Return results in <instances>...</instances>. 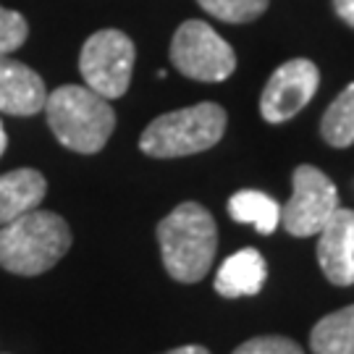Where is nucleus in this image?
Returning <instances> with one entry per match:
<instances>
[{"mask_svg": "<svg viewBox=\"0 0 354 354\" xmlns=\"http://www.w3.org/2000/svg\"><path fill=\"white\" fill-rule=\"evenodd\" d=\"M158 241L168 276L178 283H197L213 263L218 228L203 205L184 203L158 223Z\"/></svg>", "mask_w": 354, "mask_h": 354, "instance_id": "nucleus-1", "label": "nucleus"}, {"mask_svg": "<svg viewBox=\"0 0 354 354\" xmlns=\"http://www.w3.org/2000/svg\"><path fill=\"white\" fill-rule=\"evenodd\" d=\"M71 247V228L61 215L29 210L0 226V268L16 276L50 270Z\"/></svg>", "mask_w": 354, "mask_h": 354, "instance_id": "nucleus-2", "label": "nucleus"}, {"mask_svg": "<svg viewBox=\"0 0 354 354\" xmlns=\"http://www.w3.org/2000/svg\"><path fill=\"white\" fill-rule=\"evenodd\" d=\"M45 113L55 140L82 155L100 152L115 129V113L108 100L79 84H66L50 92Z\"/></svg>", "mask_w": 354, "mask_h": 354, "instance_id": "nucleus-3", "label": "nucleus"}, {"mask_svg": "<svg viewBox=\"0 0 354 354\" xmlns=\"http://www.w3.org/2000/svg\"><path fill=\"white\" fill-rule=\"evenodd\" d=\"M226 131V111L215 102L158 115L140 137V150L150 158H184L210 150Z\"/></svg>", "mask_w": 354, "mask_h": 354, "instance_id": "nucleus-4", "label": "nucleus"}, {"mask_svg": "<svg viewBox=\"0 0 354 354\" xmlns=\"http://www.w3.org/2000/svg\"><path fill=\"white\" fill-rule=\"evenodd\" d=\"M134 42L118 29H100L84 42L79 55V71L87 87L105 100L127 95L134 71Z\"/></svg>", "mask_w": 354, "mask_h": 354, "instance_id": "nucleus-5", "label": "nucleus"}, {"mask_svg": "<svg viewBox=\"0 0 354 354\" xmlns=\"http://www.w3.org/2000/svg\"><path fill=\"white\" fill-rule=\"evenodd\" d=\"M171 64L197 82H223L236 68L234 48L205 21H184L171 39Z\"/></svg>", "mask_w": 354, "mask_h": 354, "instance_id": "nucleus-6", "label": "nucleus"}, {"mask_svg": "<svg viewBox=\"0 0 354 354\" xmlns=\"http://www.w3.org/2000/svg\"><path fill=\"white\" fill-rule=\"evenodd\" d=\"M339 210V192L320 168L299 165L294 171L291 200L281 207V223L291 236H313Z\"/></svg>", "mask_w": 354, "mask_h": 354, "instance_id": "nucleus-7", "label": "nucleus"}, {"mask_svg": "<svg viewBox=\"0 0 354 354\" xmlns=\"http://www.w3.org/2000/svg\"><path fill=\"white\" fill-rule=\"evenodd\" d=\"M320 71L307 58H294L279 66L260 95V113L268 124H283L313 100Z\"/></svg>", "mask_w": 354, "mask_h": 354, "instance_id": "nucleus-8", "label": "nucleus"}, {"mask_svg": "<svg viewBox=\"0 0 354 354\" xmlns=\"http://www.w3.org/2000/svg\"><path fill=\"white\" fill-rule=\"evenodd\" d=\"M317 263L336 286L354 283V210L339 207L317 234Z\"/></svg>", "mask_w": 354, "mask_h": 354, "instance_id": "nucleus-9", "label": "nucleus"}, {"mask_svg": "<svg viewBox=\"0 0 354 354\" xmlns=\"http://www.w3.org/2000/svg\"><path fill=\"white\" fill-rule=\"evenodd\" d=\"M48 89L37 71L0 55V113L35 115L45 111Z\"/></svg>", "mask_w": 354, "mask_h": 354, "instance_id": "nucleus-10", "label": "nucleus"}, {"mask_svg": "<svg viewBox=\"0 0 354 354\" xmlns=\"http://www.w3.org/2000/svg\"><path fill=\"white\" fill-rule=\"evenodd\" d=\"M48 192L45 176L35 168H19L0 176V226L16 221L19 215L37 210Z\"/></svg>", "mask_w": 354, "mask_h": 354, "instance_id": "nucleus-11", "label": "nucleus"}, {"mask_svg": "<svg viewBox=\"0 0 354 354\" xmlns=\"http://www.w3.org/2000/svg\"><path fill=\"white\" fill-rule=\"evenodd\" d=\"M266 260L257 250H239L221 266L215 276V291L226 299L252 297L266 283Z\"/></svg>", "mask_w": 354, "mask_h": 354, "instance_id": "nucleus-12", "label": "nucleus"}, {"mask_svg": "<svg viewBox=\"0 0 354 354\" xmlns=\"http://www.w3.org/2000/svg\"><path fill=\"white\" fill-rule=\"evenodd\" d=\"M313 354H354V304L326 315L310 333Z\"/></svg>", "mask_w": 354, "mask_h": 354, "instance_id": "nucleus-13", "label": "nucleus"}, {"mask_svg": "<svg viewBox=\"0 0 354 354\" xmlns=\"http://www.w3.org/2000/svg\"><path fill=\"white\" fill-rule=\"evenodd\" d=\"M228 213L239 223H252L260 234H273L281 223V205L270 194L257 189L236 192L228 200Z\"/></svg>", "mask_w": 354, "mask_h": 354, "instance_id": "nucleus-14", "label": "nucleus"}, {"mask_svg": "<svg viewBox=\"0 0 354 354\" xmlns=\"http://www.w3.org/2000/svg\"><path fill=\"white\" fill-rule=\"evenodd\" d=\"M320 134L333 147H349L354 142V84L328 105L320 121Z\"/></svg>", "mask_w": 354, "mask_h": 354, "instance_id": "nucleus-15", "label": "nucleus"}, {"mask_svg": "<svg viewBox=\"0 0 354 354\" xmlns=\"http://www.w3.org/2000/svg\"><path fill=\"white\" fill-rule=\"evenodd\" d=\"M197 3L210 16L221 19V21H228V24L254 21L268 8V0H197Z\"/></svg>", "mask_w": 354, "mask_h": 354, "instance_id": "nucleus-16", "label": "nucleus"}, {"mask_svg": "<svg viewBox=\"0 0 354 354\" xmlns=\"http://www.w3.org/2000/svg\"><path fill=\"white\" fill-rule=\"evenodd\" d=\"M29 24L19 11H8L0 6V55L19 50L26 42Z\"/></svg>", "mask_w": 354, "mask_h": 354, "instance_id": "nucleus-17", "label": "nucleus"}, {"mask_svg": "<svg viewBox=\"0 0 354 354\" xmlns=\"http://www.w3.org/2000/svg\"><path fill=\"white\" fill-rule=\"evenodd\" d=\"M234 354H304L302 346L286 336H257L244 342Z\"/></svg>", "mask_w": 354, "mask_h": 354, "instance_id": "nucleus-18", "label": "nucleus"}, {"mask_svg": "<svg viewBox=\"0 0 354 354\" xmlns=\"http://www.w3.org/2000/svg\"><path fill=\"white\" fill-rule=\"evenodd\" d=\"M333 8L349 26H354V0H333Z\"/></svg>", "mask_w": 354, "mask_h": 354, "instance_id": "nucleus-19", "label": "nucleus"}, {"mask_svg": "<svg viewBox=\"0 0 354 354\" xmlns=\"http://www.w3.org/2000/svg\"><path fill=\"white\" fill-rule=\"evenodd\" d=\"M165 354H210L205 346H197V344H189V346H178V349H171Z\"/></svg>", "mask_w": 354, "mask_h": 354, "instance_id": "nucleus-20", "label": "nucleus"}, {"mask_svg": "<svg viewBox=\"0 0 354 354\" xmlns=\"http://www.w3.org/2000/svg\"><path fill=\"white\" fill-rule=\"evenodd\" d=\"M6 145H8V137H6V129H3V124H0V155L6 152Z\"/></svg>", "mask_w": 354, "mask_h": 354, "instance_id": "nucleus-21", "label": "nucleus"}]
</instances>
